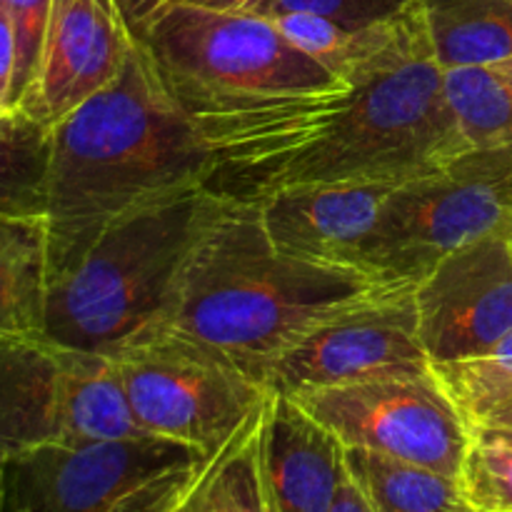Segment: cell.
I'll list each match as a JSON object with an SVG mask.
<instances>
[{"label": "cell", "instance_id": "6da1fadb", "mask_svg": "<svg viewBox=\"0 0 512 512\" xmlns=\"http://www.w3.org/2000/svg\"><path fill=\"white\" fill-rule=\"evenodd\" d=\"M213 153L205 188L233 203L333 183H405L468 150L418 3L335 88L193 115Z\"/></svg>", "mask_w": 512, "mask_h": 512}, {"label": "cell", "instance_id": "7a4b0ae2", "mask_svg": "<svg viewBox=\"0 0 512 512\" xmlns=\"http://www.w3.org/2000/svg\"><path fill=\"white\" fill-rule=\"evenodd\" d=\"M210 170L208 140L138 40L118 78L50 128L43 198L50 280L115 220L205 188Z\"/></svg>", "mask_w": 512, "mask_h": 512}, {"label": "cell", "instance_id": "3957f363", "mask_svg": "<svg viewBox=\"0 0 512 512\" xmlns=\"http://www.w3.org/2000/svg\"><path fill=\"white\" fill-rule=\"evenodd\" d=\"M385 283L280 250L253 203H233L195 248L158 328L223 350L265 385L270 365L335 310Z\"/></svg>", "mask_w": 512, "mask_h": 512}, {"label": "cell", "instance_id": "277c9868", "mask_svg": "<svg viewBox=\"0 0 512 512\" xmlns=\"http://www.w3.org/2000/svg\"><path fill=\"white\" fill-rule=\"evenodd\" d=\"M228 205L193 188L108 225L73 268L50 280L43 338L113 355L163 325L195 248Z\"/></svg>", "mask_w": 512, "mask_h": 512}, {"label": "cell", "instance_id": "5b68a950", "mask_svg": "<svg viewBox=\"0 0 512 512\" xmlns=\"http://www.w3.org/2000/svg\"><path fill=\"white\" fill-rule=\"evenodd\" d=\"M140 43L190 115L318 93L343 83L295 48L273 20L243 10L218 13L168 3L150 20Z\"/></svg>", "mask_w": 512, "mask_h": 512}, {"label": "cell", "instance_id": "8992f818", "mask_svg": "<svg viewBox=\"0 0 512 512\" xmlns=\"http://www.w3.org/2000/svg\"><path fill=\"white\" fill-rule=\"evenodd\" d=\"M488 235H512V143L468 148L395 185L360 268L385 285H418L440 260Z\"/></svg>", "mask_w": 512, "mask_h": 512}, {"label": "cell", "instance_id": "52a82bcc", "mask_svg": "<svg viewBox=\"0 0 512 512\" xmlns=\"http://www.w3.org/2000/svg\"><path fill=\"white\" fill-rule=\"evenodd\" d=\"M208 458L158 435L20 450L0 512H165Z\"/></svg>", "mask_w": 512, "mask_h": 512}, {"label": "cell", "instance_id": "ba28073f", "mask_svg": "<svg viewBox=\"0 0 512 512\" xmlns=\"http://www.w3.org/2000/svg\"><path fill=\"white\" fill-rule=\"evenodd\" d=\"M138 428L203 455L223 448L268 388L223 350L153 328L110 355Z\"/></svg>", "mask_w": 512, "mask_h": 512}, {"label": "cell", "instance_id": "9c48e42d", "mask_svg": "<svg viewBox=\"0 0 512 512\" xmlns=\"http://www.w3.org/2000/svg\"><path fill=\"white\" fill-rule=\"evenodd\" d=\"M148 435L138 428L110 355L48 338L0 343V448L83 445Z\"/></svg>", "mask_w": 512, "mask_h": 512}, {"label": "cell", "instance_id": "30bf717a", "mask_svg": "<svg viewBox=\"0 0 512 512\" xmlns=\"http://www.w3.org/2000/svg\"><path fill=\"white\" fill-rule=\"evenodd\" d=\"M293 400L343 448L368 450L458 480L470 423L435 370L315 390Z\"/></svg>", "mask_w": 512, "mask_h": 512}, {"label": "cell", "instance_id": "8fae6325", "mask_svg": "<svg viewBox=\"0 0 512 512\" xmlns=\"http://www.w3.org/2000/svg\"><path fill=\"white\" fill-rule=\"evenodd\" d=\"M433 373L418 328L415 285H383L295 340L265 375L270 393L298 395Z\"/></svg>", "mask_w": 512, "mask_h": 512}, {"label": "cell", "instance_id": "7c38bea8", "mask_svg": "<svg viewBox=\"0 0 512 512\" xmlns=\"http://www.w3.org/2000/svg\"><path fill=\"white\" fill-rule=\"evenodd\" d=\"M415 308L433 368L488 353L512 330V235H488L440 260L415 285Z\"/></svg>", "mask_w": 512, "mask_h": 512}, {"label": "cell", "instance_id": "4fadbf2b", "mask_svg": "<svg viewBox=\"0 0 512 512\" xmlns=\"http://www.w3.org/2000/svg\"><path fill=\"white\" fill-rule=\"evenodd\" d=\"M135 43L113 0H53L38 68L15 113L50 130L118 78Z\"/></svg>", "mask_w": 512, "mask_h": 512}, {"label": "cell", "instance_id": "5bb4252c", "mask_svg": "<svg viewBox=\"0 0 512 512\" xmlns=\"http://www.w3.org/2000/svg\"><path fill=\"white\" fill-rule=\"evenodd\" d=\"M395 185H310L283 190L253 205L268 238L285 253L313 263L363 270V250Z\"/></svg>", "mask_w": 512, "mask_h": 512}, {"label": "cell", "instance_id": "9a60e30c", "mask_svg": "<svg viewBox=\"0 0 512 512\" xmlns=\"http://www.w3.org/2000/svg\"><path fill=\"white\" fill-rule=\"evenodd\" d=\"M258 473L265 512H333L345 478V448L293 398L268 390Z\"/></svg>", "mask_w": 512, "mask_h": 512}, {"label": "cell", "instance_id": "2e32d148", "mask_svg": "<svg viewBox=\"0 0 512 512\" xmlns=\"http://www.w3.org/2000/svg\"><path fill=\"white\" fill-rule=\"evenodd\" d=\"M48 288L45 218L0 213V343L45 333Z\"/></svg>", "mask_w": 512, "mask_h": 512}, {"label": "cell", "instance_id": "e0dca14e", "mask_svg": "<svg viewBox=\"0 0 512 512\" xmlns=\"http://www.w3.org/2000/svg\"><path fill=\"white\" fill-rule=\"evenodd\" d=\"M418 8L443 70L512 58V0H418Z\"/></svg>", "mask_w": 512, "mask_h": 512}, {"label": "cell", "instance_id": "ac0fdd59", "mask_svg": "<svg viewBox=\"0 0 512 512\" xmlns=\"http://www.w3.org/2000/svg\"><path fill=\"white\" fill-rule=\"evenodd\" d=\"M345 470L373 512H480L460 493L458 480L430 468L345 448Z\"/></svg>", "mask_w": 512, "mask_h": 512}, {"label": "cell", "instance_id": "d6986e66", "mask_svg": "<svg viewBox=\"0 0 512 512\" xmlns=\"http://www.w3.org/2000/svg\"><path fill=\"white\" fill-rule=\"evenodd\" d=\"M265 405V400H263ZM263 405L215 450L175 500L180 512H265L258 473V433Z\"/></svg>", "mask_w": 512, "mask_h": 512}, {"label": "cell", "instance_id": "ffe728a7", "mask_svg": "<svg viewBox=\"0 0 512 512\" xmlns=\"http://www.w3.org/2000/svg\"><path fill=\"white\" fill-rule=\"evenodd\" d=\"M445 73V95L468 148L512 143V83L495 65L453 68Z\"/></svg>", "mask_w": 512, "mask_h": 512}, {"label": "cell", "instance_id": "44dd1931", "mask_svg": "<svg viewBox=\"0 0 512 512\" xmlns=\"http://www.w3.org/2000/svg\"><path fill=\"white\" fill-rule=\"evenodd\" d=\"M403 15L388 20V23L368 25V28H348V25H340L335 20L313 13H285L270 20L278 25L280 33L295 48L303 50L315 63H320L335 78L343 80L345 73L358 68L363 60H368L370 55L383 50L393 40Z\"/></svg>", "mask_w": 512, "mask_h": 512}, {"label": "cell", "instance_id": "7402d4cb", "mask_svg": "<svg viewBox=\"0 0 512 512\" xmlns=\"http://www.w3.org/2000/svg\"><path fill=\"white\" fill-rule=\"evenodd\" d=\"M435 375L470 425L512 398V330L478 358L435 365Z\"/></svg>", "mask_w": 512, "mask_h": 512}, {"label": "cell", "instance_id": "603a6c76", "mask_svg": "<svg viewBox=\"0 0 512 512\" xmlns=\"http://www.w3.org/2000/svg\"><path fill=\"white\" fill-rule=\"evenodd\" d=\"M460 493L480 512H512V448L470 430Z\"/></svg>", "mask_w": 512, "mask_h": 512}, {"label": "cell", "instance_id": "cb8c5ba5", "mask_svg": "<svg viewBox=\"0 0 512 512\" xmlns=\"http://www.w3.org/2000/svg\"><path fill=\"white\" fill-rule=\"evenodd\" d=\"M418 0H253L243 13L278 18L285 13H313L348 28L388 23L410 10Z\"/></svg>", "mask_w": 512, "mask_h": 512}, {"label": "cell", "instance_id": "d4e9b609", "mask_svg": "<svg viewBox=\"0 0 512 512\" xmlns=\"http://www.w3.org/2000/svg\"><path fill=\"white\" fill-rule=\"evenodd\" d=\"M8 10L10 23L15 28V43H18V68H15L13 83V110L20 103L23 93L33 80L38 68L40 50H43L45 30H48L53 0H0Z\"/></svg>", "mask_w": 512, "mask_h": 512}, {"label": "cell", "instance_id": "484cf974", "mask_svg": "<svg viewBox=\"0 0 512 512\" xmlns=\"http://www.w3.org/2000/svg\"><path fill=\"white\" fill-rule=\"evenodd\" d=\"M115 8L120 10V15L125 18L128 28L133 30L135 38H143L145 28L150 25V20L155 18L160 8L168 5V0H113Z\"/></svg>", "mask_w": 512, "mask_h": 512}, {"label": "cell", "instance_id": "4316f807", "mask_svg": "<svg viewBox=\"0 0 512 512\" xmlns=\"http://www.w3.org/2000/svg\"><path fill=\"white\" fill-rule=\"evenodd\" d=\"M333 512H373V508L368 505V500H365V495L360 493V488L348 475V470H345V478L343 483H340L338 495H335Z\"/></svg>", "mask_w": 512, "mask_h": 512}, {"label": "cell", "instance_id": "83f0119b", "mask_svg": "<svg viewBox=\"0 0 512 512\" xmlns=\"http://www.w3.org/2000/svg\"><path fill=\"white\" fill-rule=\"evenodd\" d=\"M168 3L193 5V8L203 10H218V13H240V10L248 8L253 0H168Z\"/></svg>", "mask_w": 512, "mask_h": 512}, {"label": "cell", "instance_id": "f1b7e54d", "mask_svg": "<svg viewBox=\"0 0 512 512\" xmlns=\"http://www.w3.org/2000/svg\"><path fill=\"white\" fill-rule=\"evenodd\" d=\"M470 430L512 448V425H470Z\"/></svg>", "mask_w": 512, "mask_h": 512}, {"label": "cell", "instance_id": "f546056e", "mask_svg": "<svg viewBox=\"0 0 512 512\" xmlns=\"http://www.w3.org/2000/svg\"><path fill=\"white\" fill-rule=\"evenodd\" d=\"M473 425H512V398L505 400L498 408L490 410L488 415H483V418Z\"/></svg>", "mask_w": 512, "mask_h": 512}, {"label": "cell", "instance_id": "4dcf8cb0", "mask_svg": "<svg viewBox=\"0 0 512 512\" xmlns=\"http://www.w3.org/2000/svg\"><path fill=\"white\" fill-rule=\"evenodd\" d=\"M3 480H5V453L0 448V508H3Z\"/></svg>", "mask_w": 512, "mask_h": 512}, {"label": "cell", "instance_id": "1f68e13d", "mask_svg": "<svg viewBox=\"0 0 512 512\" xmlns=\"http://www.w3.org/2000/svg\"><path fill=\"white\" fill-rule=\"evenodd\" d=\"M495 68H498L500 73H503L505 78H508L510 83H512V58L510 60H503V63H495Z\"/></svg>", "mask_w": 512, "mask_h": 512}, {"label": "cell", "instance_id": "d6a6232c", "mask_svg": "<svg viewBox=\"0 0 512 512\" xmlns=\"http://www.w3.org/2000/svg\"><path fill=\"white\" fill-rule=\"evenodd\" d=\"M165 512H180V510H178V508H175V503H173V505H170V508H168V510H165Z\"/></svg>", "mask_w": 512, "mask_h": 512}]
</instances>
